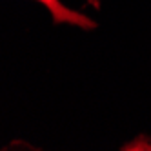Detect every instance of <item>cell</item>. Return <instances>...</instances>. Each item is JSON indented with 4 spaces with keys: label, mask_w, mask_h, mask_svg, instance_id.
Returning a JSON list of instances; mask_svg holds the SVG:
<instances>
[{
    "label": "cell",
    "mask_w": 151,
    "mask_h": 151,
    "mask_svg": "<svg viewBox=\"0 0 151 151\" xmlns=\"http://www.w3.org/2000/svg\"><path fill=\"white\" fill-rule=\"evenodd\" d=\"M35 2L42 4L49 11V15L53 18V24H71V26H77V27L86 29V31H91L96 27L95 20H91L89 17H86L80 11L69 9L60 0H35Z\"/></svg>",
    "instance_id": "obj_1"
},
{
    "label": "cell",
    "mask_w": 151,
    "mask_h": 151,
    "mask_svg": "<svg viewBox=\"0 0 151 151\" xmlns=\"http://www.w3.org/2000/svg\"><path fill=\"white\" fill-rule=\"evenodd\" d=\"M88 4H91V6H93V7H96V9L100 7V4H99V0H88Z\"/></svg>",
    "instance_id": "obj_2"
}]
</instances>
